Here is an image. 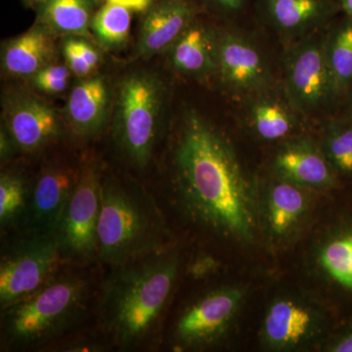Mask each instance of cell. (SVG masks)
Masks as SVG:
<instances>
[{
	"mask_svg": "<svg viewBox=\"0 0 352 352\" xmlns=\"http://www.w3.org/2000/svg\"><path fill=\"white\" fill-rule=\"evenodd\" d=\"M215 76L229 94L245 101L273 89L272 73L263 52L234 30L219 32Z\"/></svg>",
	"mask_w": 352,
	"mask_h": 352,
	"instance_id": "9",
	"label": "cell"
},
{
	"mask_svg": "<svg viewBox=\"0 0 352 352\" xmlns=\"http://www.w3.org/2000/svg\"><path fill=\"white\" fill-rule=\"evenodd\" d=\"M78 173L80 166H73L68 162L51 161L44 164L32 186L23 222L25 232L54 235Z\"/></svg>",
	"mask_w": 352,
	"mask_h": 352,
	"instance_id": "12",
	"label": "cell"
},
{
	"mask_svg": "<svg viewBox=\"0 0 352 352\" xmlns=\"http://www.w3.org/2000/svg\"><path fill=\"white\" fill-rule=\"evenodd\" d=\"M330 351L333 352H352V331L338 340L331 346Z\"/></svg>",
	"mask_w": 352,
	"mask_h": 352,
	"instance_id": "35",
	"label": "cell"
},
{
	"mask_svg": "<svg viewBox=\"0 0 352 352\" xmlns=\"http://www.w3.org/2000/svg\"><path fill=\"white\" fill-rule=\"evenodd\" d=\"M2 124L19 152L36 153L61 135L57 111L34 92L16 90L3 97Z\"/></svg>",
	"mask_w": 352,
	"mask_h": 352,
	"instance_id": "11",
	"label": "cell"
},
{
	"mask_svg": "<svg viewBox=\"0 0 352 352\" xmlns=\"http://www.w3.org/2000/svg\"><path fill=\"white\" fill-rule=\"evenodd\" d=\"M338 105H339V112L336 118L352 122V85L340 98Z\"/></svg>",
	"mask_w": 352,
	"mask_h": 352,
	"instance_id": "33",
	"label": "cell"
},
{
	"mask_svg": "<svg viewBox=\"0 0 352 352\" xmlns=\"http://www.w3.org/2000/svg\"><path fill=\"white\" fill-rule=\"evenodd\" d=\"M198 0H160L142 13L135 57L149 58L166 52L201 14Z\"/></svg>",
	"mask_w": 352,
	"mask_h": 352,
	"instance_id": "14",
	"label": "cell"
},
{
	"mask_svg": "<svg viewBox=\"0 0 352 352\" xmlns=\"http://www.w3.org/2000/svg\"><path fill=\"white\" fill-rule=\"evenodd\" d=\"M319 323L316 310L307 303L295 298H278L271 303L264 318V344L275 349L302 346L318 332Z\"/></svg>",
	"mask_w": 352,
	"mask_h": 352,
	"instance_id": "18",
	"label": "cell"
},
{
	"mask_svg": "<svg viewBox=\"0 0 352 352\" xmlns=\"http://www.w3.org/2000/svg\"><path fill=\"white\" fill-rule=\"evenodd\" d=\"M19 152L10 134L8 133L3 124L0 129V159L1 164L10 161L16 153Z\"/></svg>",
	"mask_w": 352,
	"mask_h": 352,
	"instance_id": "32",
	"label": "cell"
},
{
	"mask_svg": "<svg viewBox=\"0 0 352 352\" xmlns=\"http://www.w3.org/2000/svg\"><path fill=\"white\" fill-rule=\"evenodd\" d=\"M322 149L337 175L352 177V122L333 118L324 129Z\"/></svg>",
	"mask_w": 352,
	"mask_h": 352,
	"instance_id": "27",
	"label": "cell"
},
{
	"mask_svg": "<svg viewBox=\"0 0 352 352\" xmlns=\"http://www.w3.org/2000/svg\"><path fill=\"white\" fill-rule=\"evenodd\" d=\"M173 190L183 215L215 236L252 242L258 223L256 189L228 139L190 111L173 153Z\"/></svg>",
	"mask_w": 352,
	"mask_h": 352,
	"instance_id": "1",
	"label": "cell"
},
{
	"mask_svg": "<svg viewBox=\"0 0 352 352\" xmlns=\"http://www.w3.org/2000/svg\"><path fill=\"white\" fill-rule=\"evenodd\" d=\"M92 1L94 2L95 6H96L97 7H100L102 4H103L104 2L106 1V0H92Z\"/></svg>",
	"mask_w": 352,
	"mask_h": 352,
	"instance_id": "38",
	"label": "cell"
},
{
	"mask_svg": "<svg viewBox=\"0 0 352 352\" xmlns=\"http://www.w3.org/2000/svg\"><path fill=\"white\" fill-rule=\"evenodd\" d=\"M63 263L54 235L25 232L2 254L0 263L1 309L22 300L57 274Z\"/></svg>",
	"mask_w": 352,
	"mask_h": 352,
	"instance_id": "8",
	"label": "cell"
},
{
	"mask_svg": "<svg viewBox=\"0 0 352 352\" xmlns=\"http://www.w3.org/2000/svg\"><path fill=\"white\" fill-rule=\"evenodd\" d=\"M166 97L164 80L151 72H132L117 85L112 109L113 141L139 170L147 168L154 156Z\"/></svg>",
	"mask_w": 352,
	"mask_h": 352,
	"instance_id": "5",
	"label": "cell"
},
{
	"mask_svg": "<svg viewBox=\"0 0 352 352\" xmlns=\"http://www.w3.org/2000/svg\"><path fill=\"white\" fill-rule=\"evenodd\" d=\"M103 175L96 160L88 159L80 166L78 180L54 233L63 263L82 264L97 258Z\"/></svg>",
	"mask_w": 352,
	"mask_h": 352,
	"instance_id": "6",
	"label": "cell"
},
{
	"mask_svg": "<svg viewBox=\"0 0 352 352\" xmlns=\"http://www.w3.org/2000/svg\"><path fill=\"white\" fill-rule=\"evenodd\" d=\"M132 11L129 7L106 0L95 12L91 32L102 50H122L131 36Z\"/></svg>",
	"mask_w": 352,
	"mask_h": 352,
	"instance_id": "25",
	"label": "cell"
},
{
	"mask_svg": "<svg viewBox=\"0 0 352 352\" xmlns=\"http://www.w3.org/2000/svg\"><path fill=\"white\" fill-rule=\"evenodd\" d=\"M254 10L271 29L295 41L327 29L340 13L336 0H254Z\"/></svg>",
	"mask_w": 352,
	"mask_h": 352,
	"instance_id": "13",
	"label": "cell"
},
{
	"mask_svg": "<svg viewBox=\"0 0 352 352\" xmlns=\"http://www.w3.org/2000/svg\"><path fill=\"white\" fill-rule=\"evenodd\" d=\"M238 287H224L206 294L190 305L175 325V340L179 346H208L221 339L244 300Z\"/></svg>",
	"mask_w": 352,
	"mask_h": 352,
	"instance_id": "10",
	"label": "cell"
},
{
	"mask_svg": "<svg viewBox=\"0 0 352 352\" xmlns=\"http://www.w3.org/2000/svg\"><path fill=\"white\" fill-rule=\"evenodd\" d=\"M65 62H53L29 78L32 87L46 95H59L67 91L73 76Z\"/></svg>",
	"mask_w": 352,
	"mask_h": 352,
	"instance_id": "29",
	"label": "cell"
},
{
	"mask_svg": "<svg viewBox=\"0 0 352 352\" xmlns=\"http://www.w3.org/2000/svg\"><path fill=\"white\" fill-rule=\"evenodd\" d=\"M32 186L24 175L16 171H6L0 177V224L2 228L23 224Z\"/></svg>",
	"mask_w": 352,
	"mask_h": 352,
	"instance_id": "26",
	"label": "cell"
},
{
	"mask_svg": "<svg viewBox=\"0 0 352 352\" xmlns=\"http://www.w3.org/2000/svg\"><path fill=\"white\" fill-rule=\"evenodd\" d=\"M247 120L256 138L263 141H278L288 138L298 126L296 109L286 95L277 96L272 89L245 100Z\"/></svg>",
	"mask_w": 352,
	"mask_h": 352,
	"instance_id": "21",
	"label": "cell"
},
{
	"mask_svg": "<svg viewBox=\"0 0 352 352\" xmlns=\"http://www.w3.org/2000/svg\"><path fill=\"white\" fill-rule=\"evenodd\" d=\"M324 36L318 32L293 41L284 55V94L300 115L318 113L338 103Z\"/></svg>",
	"mask_w": 352,
	"mask_h": 352,
	"instance_id": "7",
	"label": "cell"
},
{
	"mask_svg": "<svg viewBox=\"0 0 352 352\" xmlns=\"http://www.w3.org/2000/svg\"><path fill=\"white\" fill-rule=\"evenodd\" d=\"M57 38L43 25L34 23L27 32L2 43V72L10 78L29 80L56 61Z\"/></svg>",
	"mask_w": 352,
	"mask_h": 352,
	"instance_id": "19",
	"label": "cell"
},
{
	"mask_svg": "<svg viewBox=\"0 0 352 352\" xmlns=\"http://www.w3.org/2000/svg\"><path fill=\"white\" fill-rule=\"evenodd\" d=\"M324 48L339 103L352 85V17L342 14L328 25Z\"/></svg>",
	"mask_w": 352,
	"mask_h": 352,
	"instance_id": "23",
	"label": "cell"
},
{
	"mask_svg": "<svg viewBox=\"0 0 352 352\" xmlns=\"http://www.w3.org/2000/svg\"><path fill=\"white\" fill-rule=\"evenodd\" d=\"M201 14L170 46L168 60L177 73L197 80L215 76L219 31L201 19Z\"/></svg>",
	"mask_w": 352,
	"mask_h": 352,
	"instance_id": "17",
	"label": "cell"
},
{
	"mask_svg": "<svg viewBox=\"0 0 352 352\" xmlns=\"http://www.w3.org/2000/svg\"><path fill=\"white\" fill-rule=\"evenodd\" d=\"M102 48L91 39L80 36L61 38L60 54L78 80L96 75L103 62Z\"/></svg>",
	"mask_w": 352,
	"mask_h": 352,
	"instance_id": "28",
	"label": "cell"
},
{
	"mask_svg": "<svg viewBox=\"0 0 352 352\" xmlns=\"http://www.w3.org/2000/svg\"><path fill=\"white\" fill-rule=\"evenodd\" d=\"M170 234L156 201L142 187L103 175L97 259L111 267L168 249Z\"/></svg>",
	"mask_w": 352,
	"mask_h": 352,
	"instance_id": "3",
	"label": "cell"
},
{
	"mask_svg": "<svg viewBox=\"0 0 352 352\" xmlns=\"http://www.w3.org/2000/svg\"><path fill=\"white\" fill-rule=\"evenodd\" d=\"M113 109L110 87L103 76L80 78L72 87L64 108V118L72 132L82 140L100 135L107 126Z\"/></svg>",
	"mask_w": 352,
	"mask_h": 352,
	"instance_id": "16",
	"label": "cell"
},
{
	"mask_svg": "<svg viewBox=\"0 0 352 352\" xmlns=\"http://www.w3.org/2000/svg\"><path fill=\"white\" fill-rule=\"evenodd\" d=\"M317 263L333 284L352 293V223L336 229L322 242Z\"/></svg>",
	"mask_w": 352,
	"mask_h": 352,
	"instance_id": "24",
	"label": "cell"
},
{
	"mask_svg": "<svg viewBox=\"0 0 352 352\" xmlns=\"http://www.w3.org/2000/svg\"><path fill=\"white\" fill-rule=\"evenodd\" d=\"M87 278L75 272L51 278L36 292L1 309L2 335L10 346L29 347L59 337L85 316Z\"/></svg>",
	"mask_w": 352,
	"mask_h": 352,
	"instance_id": "4",
	"label": "cell"
},
{
	"mask_svg": "<svg viewBox=\"0 0 352 352\" xmlns=\"http://www.w3.org/2000/svg\"><path fill=\"white\" fill-rule=\"evenodd\" d=\"M273 170L277 177L305 189H328L336 184V175L321 145L312 139H287L280 146Z\"/></svg>",
	"mask_w": 352,
	"mask_h": 352,
	"instance_id": "15",
	"label": "cell"
},
{
	"mask_svg": "<svg viewBox=\"0 0 352 352\" xmlns=\"http://www.w3.org/2000/svg\"><path fill=\"white\" fill-rule=\"evenodd\" d=\"M22 1L25 6L36 10L38 6H41V4H43L44 2L47 1V0H22Z\"/></svg>",
	"mask_w": 352,
	"mask_h": 352,
	"instance_id": "37",
	"label": "cell"
},
{
	"mask_svg": "<svg viewBox=\"0 0 352 352\" xmlns=\"http://www.w3.org/2000/svg\"><path fill=\"white\" fill-rule=\"evenodd\" d=\"M206 12L219 14L224 17L236 18L254 8V0H198Z\"/></svg>",
	"mask_w": 352,
	"mask_h": 352,
	"instance_id": "30",
	"label": "cell"
},
{
	"mask_svg": "<svg viewBox=\"0 0 352 352\" xmlns=\"http://www.w3.org/2000/svg\"><path fill=\"white\" fill-rule=\"evenodd\" d=\"M96 8L92 0H47L36 9V22L56 38L80 36L95 41L91 23Z\"/></svg>",
	"mask_w": 352,
	"mask_h": 352,
	"instance_id": "22",
	"label": "cell"
},
{
	"mask_svg": "<svg viewBox=\"0 0 352 352\" xmlns=\"http://www.w3.org/2000/svg\"><path fill=\"white\" fill-rule=\"evenodd\" d=\"M339 4L340 13L352 17V0H336Z\"/></svg>",
	"mask_w": 352,
	"mask_h": 352,
	"instance_id": "36",
	"label": "cell"
},
{
	"mask_svg": "<svg viewBox=\"0 0 352 352\" xmlns=\"http://www.w3.org/2000/svg\"><path fill=\"white\" fill-rule=\"evenodd\" d=\"M112 1L118 2V3L129 7L131 10L143 13L144 11L147 10L152 4L156 3V2L160 1V0H112Z\"/></svg>",
	"mask_w": 352,
	"mask_h": 352,
	"instance_id": "34",
	"label": "cell"
},
{
	"mask_svg": "<svg viewBox=\"0 0 352 352\" xmlns=\"http://www.w3.org/2000/svg\"><path fill=\"white\" fill-rule=\"evenodd\" d=\"M217 268V263L214 258L210 256H201L191 263L189 273L193 278L201 279L212 274Z\"/></svg>",
	"mask_w": 352,
	"mask_h": 352,
	"instance_id": "31",
	"label": "cell"
},
{
	"mask_svg": "<svg viewBox=\"0 0 352 352\" xmlns=\"http://www.w3.org/2000/svg\"><path fill=\"white\" fill-rule=\"evenodd\" d=\"M307 190L279 177L268 184L264 220L272 239H288L298 230L308 210Z\"/></svg>",
	"mask_w": 352,
	"mask_h": 352,
	"instance_id": "20",
	"label": "cell"
},
{
	"mask_svg": "<svg viewBox=\"0 0 352 352\" xmlns=\"http://www.w3.org/2000/svg\"><path fill=\"white\" fill-rule=\"evenodd\" d=\"M180 264L178 252L168 248L113 267L102 291L100 322L113 344L132 349L153 337Z\"/></svg>",
	"mask_w": 352,
	"mask_h": 352,
	"instance_id": "2",
	"label": "cell"
}]
</instances>
